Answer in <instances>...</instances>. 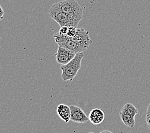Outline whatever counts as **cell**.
I'll return each instance as SVG.
<instances>
[{
    "label": "cell",
    "instance_id": "8992f818",
    "mask_svg": "<svg viewBox=\"0 0 150 133\" xmlns=\"http://www.w3.org/2000/svg\"><path fill=\"white\" fill-rule=\"evenodd\" d=\"M70 38L74 42L87 47V48H88V47L93 43V41L90 38L89 33L83 28H77L76 35L73 37H70Z\"/></svg>",
    "mask_w": 150,
    "mask_h": 133
},
{
    "label": "cell",
    "instance_id": "ba28073f",
    "mask_svg": "<svg viewBox=\"0 0 150 133\" xmlns=\"http://www.w3.org/2000/svg\"><path fill=\"white\" fill-rule=\"evenodd\" d=\"M105 115L104 111L100 108H94L92 110L88 115L89 121L94 125L101 124L105 120Z\"/></svg>",
    "mask_w": 150,
    "mask_h": 133
},
{
    "label": "cell",
    "instance_id": "5b68a950",
    "mask_svg": "<svg viewBox=\"0 0 150 133\" xmlns=\"http://www.w3.org/2000/svg\"><path fill=\"white\" fill-rule=\"evenodd\" d=\"M76 53L73 51L59 46L55 54L56 60L58 63L60 64L61 65H66L69 63L71 60H72L76 56Z\"/></svg>",
    "mask_w": 150,
    "mask_h": 133
},
{
    "label": "cell",
    "instance_id": "3957f363",
    "mask_svg": "<svg viewBox=\"0 0 150 133\" xmlns=\"http://www.w3.org/2000/svg\"><path fill=\"white\" fill-rule=\"evenodd\" d=\"M53 37L55 42L57 43L59 46L64 47L65 48L72 51L76 53H83V51L88 49L87 47L74 42L67 35H60L59 33H58L54 34Z\"/></svg>",
    "mask_w": 150,
    "mask_h": 133
},
{
    "label": "cell",
    "instance_id": "52a82bcc",
    "mask_svg": "<svg viewBox=\"0 0 150 133\" xmlns=\"http://www.w3.org/2000/svg\"><path fill=\"white\" fill-rule=\"evenodd\" d=\"M69 107L71 109V120L80 124L86 123L89 120L88 117L80 107L74 105L70 106Z\"/></svg>",
    "mask_w": 150,
    "mask_h": 133
},
{
    "label": "cell",
    "instance_id": "8fae6325",
    "mask_svg": "<svg viewBox=\"0 0 150 133\" xmlns=\"http://www.w3.org/2000/svg\"><path fill=\"white\" fill-rule=\"evenodd\" d=\"M121 111L127 113L129 115H132L133 116H136L138 113V110L136 108L134 105L131 103H127L123 106V107L121 108Z\"/></svg>",
    "mask_w": 150,
    "mask_h": 133
},
{
    "label": "cell",
    "instance_id": "9a60e30c",
    "mask_svg": "<svg viewBox=\"0 0 150 133\" xmlns=\"http://www.w3.org/2000/svg\"><path fill=\"white\" fill-rule=\"evenodd\" d=\"M146 124H147L148 127L149 129L150 130V115H146Z\"/></svg>",
    "mask_w": 150,
    "mask_h": 133
},
{
    "label": "cell",
    "instance_id": "e0dca14e",
    "mask_svg": "<svg viewBox=\"0 0 150 133\" xmlns=\"http://www.w3.org/2000/svg\"><path fill=\"white\" fill-rule=\"evenodd\" d=\"M100 133H113V132H111V131H109L108 130H105V131H103L100 132Z\"/></svg>",
    "mask_w": 150,
    "mask_h": 133
},
{
    "label": "cell",
    "instance_id": "30bf717a",
    "mask_svg": "<svg viewBox=\"0 0 150 133\" xmlns=\"http://www.w3.org/2000/svg\"><path fill=\"white\" fill-rule=\"evenodd\" d=\"M119 115H120V118L121 119L122 123H123L127 127H130V128L134 127L135 124V116L129 115L122 111H120Z\"/></svg>",
    "mask_w": 150,
    "mask_h": 133
},
{
    "label": "cell",
    "instance_id": "7a4b0ae2",
    "mask_svg": "<svg viewBox=\"0 0 150 133\" xmlns=\"http://www.w3.org/2000/svg\"><path fill=\"white\" fill-rule=\"evenodd\" d=\"M84 57L83 53H76L74 58L69 63L61 65V79L64 81H72L81 68V63Z\"/></svg>",
    "mask_w": 150,
    "mask_h": 133
},
{
    "label": "cell",
    "instance_id": "7c38bea8",
    "mask_svg": "<svg viewBox=\"0 0 150 133\" xmlns=\"http://www.w3.org/2000/svg\"><path fill=\"white\" fill-rule=\"evenodd\" d=\"M77 28L74 26H69L68 28V31L67 33V35L69 37H73L76 34Z\"/></svg>",
    "mask_w": 150,
    "mask_h": 133
},
{
    "label": "cell",
    "instance_id": "6da1fadb",
    "mask_svg": "<svg viewBox=\"0 0 150 133\" xmlns=\"http://www.w3.org/2000/svg\"><path fill=\"white\" fill-rule=\"evenodd\" d=\"M56 3L63 12L69 15L73 26L77 28L83 17V10L79 3L75 0H64Z\"/></svg>",
    "mask_w": 150,
    "mask_h": 133
},
{
    "label": "cell",
    "instance_id": "9c48e42d",
    "mask_svg": "<svg viewBox=\"0 0 150 133\" xmlns=\"http://www.w3.org/2000/svg\"><path fill=\"white\" fill-rule=\"evenodd\" d=\"M57 112L59 117L65 123H68L71 120V109L69 106L64 104H60L58 106Z\"/></svg>",
    "mask_w": 150,
    "mask_h": 133
},
{
    "label": "cell",
    "instance_id": "277c9868",
    "mask_svg": "<svg viewBox=\"0 0 150 133\" xmlns=\"http://www.w3.org/2000/svg\"><path fill=\"white\" fill-rule=\"evenodd\" d=\"M49 14L50 18L55 20L60 27L73 26L72 21H71L69 15L63 12L57 6V3H54L50 8L49 10Z\"/></svg>",
    "mask_w": 150,
    "mask_h": 133
},
{
    "label": "cell",
    "instance_id": "ac0fdd59",
    "mask_svg": "<svg viewBox=\"0 0 150 133\" xmlns=\"http://www.w3.org/2000/svg\"><path fill=\"white\" fill-rule=\"evenodd\" d=\"M88 133H94V132H88Z\"/></svg>",
    "mask_w": 150,
    "mask_h": 133
},
{
    "label": "cell",
    "instance_id": "2e32d148",
    "mask_svg": "<svg viewBox=\"0 0 150 133\" xmlns=\"http://www.w3.org/2000/svg\"><path fill=\"white\" fill-rule=\"evenodd\" d=\"M150 115V103L149 104L147 108V111H146V115Z\"/></svg>",
    "mask_w": 150,
    "mask_h": 133
},
{
    "label": "cell",
    "instance_id": "5bb4252c",
    "mask_svg": "<svg viewBox=\"0 0 150 133\" xmlns=\"http://www.w3.org/2000/svg\"><path fill=\"white\" fill-rule=\"evenodd\" d=\"M4 13H5L4 10H3L1 5H0V21H1V20L3 19V17H4Z\"/></svg>",
    "mask_w": 150,
    "mask_h": 133
},
{
    "label": "cell",
    "instance_id": "4fadbf2b",
    "mask_svg": "<svg viewBox=\"0 0 150 133\" xmlns=\"http://www.w3.org/2000/svg\"><path fill=\"white\" fill-rule=\"evenodd\" d=\"M68 28H69V27L67 26H61L59 30V33L60 35H67Z\"/></svg>",
    "mask_w": 150,
    "mask_h": 133
}]
</instances>
